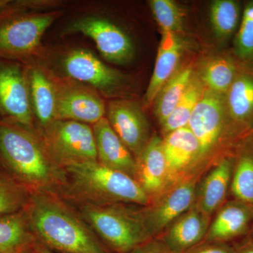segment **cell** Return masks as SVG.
Returning a JSON list of instances; mask_svg holds the SVG:
<instances>
[{
  "mask_svg": "<svg viewBox=\"0 0 253 253\" xmlns=\"http://www.w3.org/2000/svg\"><path fill=\"white\" fill-rule=\"evenodd\" d=\"M236 248V253H253V239L251 238Z\"/></svg>",
  "mask_w": 253,
  "mask_h": 253,
  "instance_id": "obj_34",
  "label": "cell"
},
{
  "mask_svg": "<svg viewBox=\"0 0 253 253\" xmlns=\"http://www.w3.org/2000/svg\"><path fill=\"white\" fill-rule=\"evenodd\" d=\"M198 178L168 188L147 206L141 208L145 226L152 239L158 238L174 219L194 204Z\"/></svg>",
  "mask_w": 253,
  "mask_h": 253,
  "instance_id": "obj_9",
  "label": "cell"
},
{
  "mask_svg": "<svg viewBox=\"0 0 253 253\" xmlns=\"http://www.w3.org/2000/svg\"><path fill=\"white\" fill-rule=\"evenodd\" d=\"M11 1H9V0H0V10L4 9Z\"/></svg>",
  "mask_w": 253,
  "mask_h": 253,
  "instance_id": "obj_36",
  "label": "cell"
},
{
  "mask_svg": "<svg viewBox=\"0 0 253 253\" xmlns=\"http://www.w3.org/2000/svg\"><path fill=\"white\" fill-rule=\"evenodd\" d=\"M230 192L236 201L253 207V155L234 159Z\"/></svg>",
  "mask_w": 253,
  "mask_h": 253,
  "instance_id": "obj_26",
  "label": "cell"
},
{
  "mask_svg": "<svg viewBox=\"0 0 253 253\" xmlns=\"http://www.w3.org/2000/svg\"><path fill=\"white\" fill-rule=\"evenodd\" d=\"M27 9L24 1H17L0 10V59L17 62L27 59L61 14L31 12Z\"/></svg>",
  "mask_w": 253,
  "mask_h": 253,
  "instance_id": "obj_4",
  "label": "cell"
},
{
  "mask_svg": "<svg viewBox=\"0 0 253 253\" xmlns=\"http://www.w3.org/2000/svg\"><path fill=\"white\" fill-rule=\"evenodd\" d=\"M67 33H79L94 42L101 55L111 63L129 62L134 47L129 37L116 25L104 18L86 16L73 21Z\"/></svg>",
  "mask_w": 253,
  "mask_h": 253,
  "instance_id": "obj_10",
  "label": "cell"
},
{
  "mask_svg": "<svg viewBox=\"0 0 253 253\" xmlns=\"http://www.w3.org/2000/svg\"><path fill=\"white\" fill-rule=\"evenodd\" d=\"M201 80L208 89L221 96L227 92L235 80V68L225 58L213 59L205 65Z\"/></svg>",
  "mask_w": 253,
  "mask_h": 253,
  "instance_id": "obj_27",
  "label": "cell"
},
{
  "mask_svg": "<svg viewBox=\"0 0 253 253\" xmlns=\"http://www.w3.org/2000/svg\"><path fill=\"white\" fill-rule=\"evenodd\" d=\"M127 253H173L158 238H154L137 246Z\"/></svg>",
  "mask_w": 253,
  "mask_h": 253,
  "instance_id": "obj_33",
  "label": "cell"
},
{
  "mask_svg": "<svg viewBox=\"0 0 253 253\" xmlns=\"http://www.w3.org/2000/svg\"><path fill=\"white\" fill-rule=\"evenodd\" d=\"M29 201L25 186L9 174L0 173V216L26 209Z\"/></svg>",
  "mask_w": 253,
  "mask_h": 253,
  "instance_id": "obj_28",
  "label": "cell"
},
{
  "mask_svg": "<svg viewBox=\"0 0 253 253\" xmlns=\"http://www.w3.org/2000/svg\"><path fill=\"white\" fill-rule=\"evenodd\" d=\"M78 194L98 204H136L151 203L137 181L125 173L96 161L71 163L64 166Z\"/></svg>",
  "mask_w": 253,
  "mask_h": 253,
  "instance_id": "obj_3",
  "label": "cell"
},
{
  "mask_svg": "<svg viewBox=\"0 0 253 253\" xmlns=\"http://www.w3.org/2000/svg\"><path fill=\"white\" fill-rule=\"evenodd\" d=\"M252 239H253V230H252Z\"/></svg>",
  "mask_w": 253,
  "mask_h": 253,
  "instance_id": "obj_37",
  "label": "cell"
},
{
  "mask_svg": "<svg viewBox=\"0 0 253 253\" xmlns=\"http://www.w3.org/2000/svg\"><path fill=\"white\" fill-rule=\"evenodd\" d=\"M26 71L33 114L46 129L56 121V86L41 70L31 68Z\"/></svg>",
  "mask_w": 253,
  "mask_h": 253,
  "instance_id": "obj_21",
  "label": "cell"
},
{
  "mask_svg": "<svg viewBox=\"0 0 253 253\" xmlns=\"http://www.w3.org/2000/svg\"><path fill=\"white\" fill-rule=\"evenodd\" d=\"M26 211L33 234L47 249L61 253H109L83 221L49 195H33Z\"/></svg>",
  "mask_w": 253,
  "mask_h": 253,
  "instance_id": "obj_1",
  "label": "cell"
},
{
  "mask_svg": "<svg viewBox=\"0 0 253 253\" xmlns=\"http://www.w3.org/2000/svg\"><path fill=\"white\" fill-rule=\"evenodd\" d=\"M194 76L191 67L176 71L160 91L154 104L155 116L161 125L175 109Z\"/></svg>",
  "mask_w": 253,
  "mask_h": 253,
  "instance_id": "obj_23",
  "label": "cell"
},
{
  "mask_svg": "<svg viewBox=\"0 0 253 253\" xmlns=\"http://www.w3.org/2000/svg\"><path fill=\"white\" fill-rule=\"evenodd\" d=\"M0 158L9 175L26 189L47 187L61 177L46 146L33 131L14 123L0 121Z\"/></svg>",
  "mask_w": 253,
  "mask_h": 253,
  "instance_id": "obj_2",
  "label": "cell"
},
{
  "mask_svg": "<svg viewBox=\"0 0 253 253\" xmlns=\"http://www.w3.org/2000/svg\"><path fill=\"white\" fill-rule=\"evenodd\" d=\"M236 50L244 59L253 56V1L245 8L236 38Z\"/></svg>",
  "mask_w": 253,
  "mask_h": 253,
  "instance_id": "obj_31",
  "label": "cell"
},
{
  "mask_svg": "<svg viewBox=\"0 0 253 253\" xmlns=\"http://www.w3.org/2000/svg\"><path fill=\"white\" fill-rule=\"evenodd\" d=\"M227 93L231 118L237 122L247 121L253 113V78L248 76L235 78Z\"/></svg>",
  "mask_w": 253,
  "mask_h": 253,
  "instance_id": "obj_25",
  "label": "cell"
},
{
  "mask_svg": "<svg viewBox=\"0 0 253 253\" xmlns=\"http://www.w3.org/2000/svg\"><path fill=\"white\" fill-rule=\"evenodd\" d=\"M239 4L231 0H217L211 8L213 29L218 36L225 38L235 31L239 20Z\"/></svg>",
  "mask_w": 253,
  "mask_h": 253,
  "instance_id": "obj_29",
  "label": "cell"
},
{
  "mask_svg": "<svg viewBox=\"0 0 253 253\" xmlns=\"http://www.w3.org/2000/svg\"><path fill=\"white\" fill-rule=\"evenodd\" d=\"M107 119L136 159L151 139L149 124L140 108L126 100L111 101L108 107Z\"/></svg>",
  "mask_w": 253,
  "mask_h": 253,
  "instance_id": "obj_13",
  "label": "cell"
},
{
  "mask_svg": "<svg viewBox=\"0 0 253 253\" xmlns=\"http://www.w3.org/2000/svg\"><path fill=\"white\" fill-rule=\"evenodd\" d=\"M93 131L98 162L135 179V158L113 130L109 120L101 118L94 124Z\"/></svg>",
  "mask_w": 253,
  "mask_h": 253,
  "instance_id": "obj_19",
  "label": "cell"
},
{
  "mask_svg": "<svg viewBox=\"0 0 253 253\" xmlns=\"http://www.w3.org/2000/svg\"><path fill=\"white\" fill-rule=\"evenodd\" d=\"M63 67L70 77L89 84L106 96L118 94L126 84L123 74L86 50L71 51L63 59Z\"/></svg>",
  "mask_w": 253,
  "mask_h": 253,
  "instance_id": "obj_11",
  "label": "cell"
},
{
  "mask_svg": "<svg viewBox=\"0 0 253 253\" xmlns=\"http://www.w3.org/2000/svg\"><path fill=\"white\" fill-rule=\"evenodd\" d=\"M212 217L194 204L158 238L173 253H185L204 242Z\"/></svg>",
  "mask_w": 253,
  "mask_h": 253,
  "instance_id": "obj_15",
  "label": "cell"
},
{
  "mask_svg": "<svg viewBox=\"0 0 253 253\" xmlns=\"http://www.w3.org/2000/svg\"><path fill=\"white\" fill-rule=\"evenodd\" d=\"M135 180L153 200L173 184L163 149V139L151 136L142 152L136 158Z\"/></svg>",
  "mask_w": 253,
  "mask_h": 253,
  "instance_id": "obj_16",
  "label": "cell"
},
{
  "mask_svg": "<svg viewBox=\"0 0 253 253\" xmlns=\"http://www.w3.org/2000/svg\"><path fill=\"white\" fill-rule=\"evenodd\" d=\"M181 51L182 44L176 34L163 33L158 46L154 73L145 95L146 106L154 104L163 86L176 72Z\"/></svg>",
  "mask_w": 253,
  "mask_h": 253,
  "instance_id": "obj_20",
  "label": "cell"
},
{
  "mask_svg": "<svg viewBox=\"0 0 253 253\" xmlns=\"http://www.w3.org/2000/svg\"><path fill=\"white\" fill-rule=\"evenodd\" d=\"M37 244L26 208L0 216V253H32Z\"/></svg>",
  "mask_w": 253,
  "mask_h": 253,
  "instance_id": "obj_22",
  "label": "cell"
},
{
  "mask_svg": "<svg viewBox=\"0 0 253 253\" xmlns=\"http://www.w3.org/2000/svg\"><path fill=\"white\" fill-rule=\"evenodd\" d=\"M26 71L17 61L0 59V121L33 131Z\"/></svg>",
  "mask_w": 253,
  "mask_h": 253,
  "instance_id": "obj_8",
  "label": "cell"
},
{
  "mask_svg": "<svg viewBox=\"0 0 253 253\" xmlns=\"http://www.w3.org/2000/svg\"><path fill=\"white\" fill-rule=\"evenodd\" d=\"M185 253H236V248L230 244L204 241Z\"/></svg>",
  "mask_w": 253,
  "mask_h": 253,
  "instance_id": "obj_32",
  "label": "cell"
},
{
  "mask_svg": "<svg viewBox=\"0 0 253 253\" xmlns=\"http://www.w3.org/2000/svg\"><path fill=\"white\" fill-rule=\"evenodd\" d=\"M233 166V158H221L198 182L194 204L211 217L225 204L230 190Z\"/></svg>",
  "mask_w": 253,
  "mask_h": 253,
  "instance_id": "obj_17",
  "label": "cell"
},
{
  "mask_svg": "<svg viewBox=\"0 0 253 253\" xmlns=\"http://www.w3.org/2000/svg\"><path fill=\"white\" fill-rule=\"evenodd\" d=\"M253 222V207L236 200L225 202L213 214L204 241L230 244L245 235Z\"/></svg>",
  "mask_w": 253,
  "mask_h": 253,
  "instance_id": "obj_18",
  "label": "cell"
},
{
  "mask_svg": "<svg viewBox=\"0 0 253 253\" xmlns=\"http://www.w3.org/2000/svg\"><path fill=\"white\" fill-rule=\"evenodd\" d=\"M188 127L200 145L202 176L218 162L217 154L226 135L224 105L220 95L206 89L191 113Z\"/></svg>",
  "mask_w": 253,
  "mask_h": 253,
  "instance_id": "obj_6",
  "label": "cell"
},
{
  "mask_svg": "<svg viewBox=\"0 0 253 253\" xmlns=\"http://www.w3.org/2000/svg\"><path fill=\"white\" fill-rule=\"evenodd\" d=\"M36 250L38 253H56L41 244H37Z\"/></svg>",
  "mask_w": 253,
  "mask_h": 253,
  "instance_id": "obj_35",
  "label": "cell"
},
{
  "mask_svg": "<svg viewBox=\"0 0 253 253\" xmlns=\"http://www.w3.org/2000/svg\"><path fill=\"white\" fill-rule=\"evenodd\" d=\"M206 86L200 78L193 77L187 89L173 112L161 125L165 135L171 131L187 126L191 113L204 95Z\"/></svg>",
  "mask_w": 253,
  "mask_h": 253,
  "instance_id": "obj_24",
  "label": "cell"
},
{
  "mask_svg": "<svg viewBox=\"0 0 253 253\" xmlns=\"http://www.w3.org/2000/svg\"><path fill=\"white\" fill-rule=\"evenodd\" d=\"M163 149L173 184L195 178L201 179L200 145L188 126L165 135Z\"/></svg>",
  "mask_w": 253,
  "mask_h": 253,
  "instance_id": "obj_12",
  "label": "cell"
},
{
  "mask_svg": "<svg viewBox=\"0 0 253 253\" xmlns=\"http://www.w3.org/2000/svg\"><path fill=\"white\" fill-rule=\"evenodd\" d=\"M56 121L83 123H97L104 118V101L94 91L84 86L64 84L56 86Z\"/></svg>",
  "mask_w": 253,
  "mask_h": 253,
  "instance_id": "obj_14",
  "label": "cell"
},
{
  "mask_svg": "<svg viewBox=\"0 0 253 253\" xmlns=\"http://www.w3.org/2000/svg\"><path fill=\"white\" fill-rule=\"evenodd\" d=\"M83 217L111 251L127 253L152 239L141 212L124 204L88 203L82 209Z\"/></svg>",
  "mask_w": 253,
  "mask_h": 253,
  "instance_id": "obj_5",
  "label": "cell"
},
{
  "mask_svg": "<svg viewBox=\"0 0 253 253\" xmlns=\"http://www.w3.org/2000/svg\"><path fill=\"white\" fill-rule=\"evenodd\" d=\"M46 147L63 166L97 161L93 128L85 123L56 121L46 129Z\"/></svg>",
  "mask_w": 253,
  "mask_h": 253,
  "instance_id": "obj_7",
  "label": "cell"
},
{
  "mask_svg": "<svg viewBox=\"0 0 253 253\" xmlns=\"http://www.w3.org/2000/svg\"><path fill=\"white\" fill-rule=\"evenodd\" d=\"M151 11L163 33L176 34L182 23L180 9L170 0H152L149 1Z\"/></svg>",
  "mask_w": 253,
  "mask_h": 253,
  "instance_id": "obj_30",
  "label": "cell"
},
{
  "mask_svg": "<svg viewBox=\"0 0 253 253\" xmlns=\"http://www.w3.org/2000/svg\"><path fill=\"white\" fill-rule=\"evenodd\" d=\"M38 253V252H37V251H35V252H33V253Z\"/></svg>",
  "mask_w": 253,
  "mask_h": 253,
  "instance_id": "obj_38",
  "label": "cell"
}]
</instances>
